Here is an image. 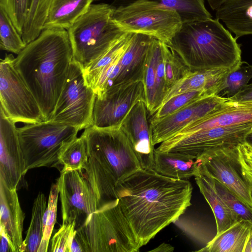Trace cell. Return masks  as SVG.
<instances>
[{
	"label": "cell",
	"instance_id": "1",
	"mask_svg": "<svg viewBox=\"0 0 252 252\" xmlns=\"http://www.w3.org/2000/svg\"><path fill=\"white\" fill-rule=\"evenodd\" d=\"M192 191L187 180L142 168L119 182L114 189L140 248L183 214L191 205Z\"/></svg>",
	"mask_w": 252,
	"mask_h": 252
},
{
	"label": "cell",
	"instance_id": "41",
	"mask_svg": "<svg viewBox=\"0 0 252 252\" xmlns=\"http://www.w3.org/2000/svg\"><path fill=\"white\" fill-rule=\"evenodd\" d=\"M238 149L243 174L252 184V146L243 143L238 146Z\"/></svg>",
	"mask_w": 252,
	"mask_h": 252
},
{
	"label": "cell",
	"instance_id": "42",
	"mask_svg": "<svg viewBox=\"0 0 252 252\" xmlns=\"http://www.w3.org/2000/svg\"><path fill=\"white\" fill-rule=\"evenodd\" d=\"M228 99L234 102L252 104V83L247 85L236 95Z\"/></svg>",
	"mask_w": 252,
	"mask_h": 252
},
{
	"label": "cell",
	"instance_id": "8",
	"mask_svg": "<svg viewBox=\"0 0 252 252\" xmlns=\"http://www.w3.org/2000/svg\"><path fill=\"white\" fill-rule=\"evenodd\" d=\"M112 19L125 32L145 34L167 45L183 23L177 12L148 0L114 7Z\"/></svg>",
	"mask_w": 252,
	"mask_h": 252
},
{
	"label": "cell",
	"instance_id": "40",
	"mask_svg": "<svg viewBox=\"0 0 252 252\" xmlns=\"http://www.w3.org/2000/svg\"><path fill=\"white\" fill-rule=\"evenodd\" d=\"M180 229L192 240L206 245L210 241L203 226L198 221L180 216L173 222Z\"/></svg>",
	"mask_w": 252,
	"mask_h": 252
},
{
	"label": "cell",
	"instance_id": "17",
	"mask_svg": "<svg viewBox=\"0 0 252 252\" xmlns=\"http://www.w3.org/2000/svg\"><path fill=\"white\" fill-rule=\"evenodd\" d=\"M27 172L18 128L0 108V180L17 190L24 185Z\"/></svg>",
	"mask_w": 252,
	"mask_h": 252
},
{
	"label": "cell",
	"instance_id": "31",
	"mask_svg": "<svg viewBox=\"0 0 252 252\" xmlns=\"http://www.w3.org/2000/svg\"><path fill=\"white\" fill-rule=\"evenodd\" d=\"M88 159L87 142L82 133L69 142L62 152L60 163L63 168L61 171L84 169Z\"/></svg>",
	"mask_w": 252,
	"mask_h": 252
},
{
	"label": "cell",
	"instance_id": "21",
	"mask_svg": "<svg viewBox=\"0 0 252 252\" xmlns=\"http://www.w3.org/2000/svg\"><path fill=\"white\" fill-rule=\"evenodd\" d=\"M198 159V158H197ZM199 165L194 176L200 191L210 205L216 220V235L228 228L239 220L218 193L214 178L199 159Z\"/></svg>",
	"mask_w": 252,
	"mask_h": 252
},
{
	"label": "cell",
	"instance_id": "33",
	"mask_svg": "<svg viewBox=\"0 0 252 252\" xmlns=\"http://www.w3.org/2000/svg\"><path fill=\"white\" fill-rule=\"evenodd\" d=\"M0 38L1 50L17 55L19 54L27 45L10 17L0 7Z\"/></svg>",
	"mask_w": 252,
	"mask_h": 252
},
{
	"label": "cell",
	"instance_id": "11",
	"mask_svg": "<svg viewBox=\"0 0 252 252\" xmlns=\"http://www.w3.org/2000/svg\"><path fill=\"white\" fill-rule=\"evenodd\" d=\"M153 38L143 34H133L123 55L105 66L94 79L92 88L96 97H101L117 87L143 81L146 57Z\"/></svg>",
	"mask_w": 252,
	"mask_h": 252
},
{
	"label": "cell",
	"instance_id": "46",
	"mask_svg": "<svg viewBox=\"0 0 252 252\" xmlns=\"http://www.w3.org/2000/svg\"><path fill=\"white\" fill-rule=\"evenodd\" d=\"M244 252H252V229L249 234Z\"/></svg>",
	"mask_w": 252,
	"mask_h": 252
},
{
	"label": "cell",
	"instance_id": "35",
	"mask_svg": "<svg viewBox=\"0 0 252 252\" xmlns=\"http://www.w3.org/2000/svg\"><path fill=\"white\" fill-rule=\"evenodd\" d=\"M59 195L57 184H53L50 189L47 207L43 216V236L37 252H46L48 250L51 234L56 221Z\"/></svg>",
	"mask_w": 252,
	"mask_h": 252
},
{
	"label": "cell",
	"instance_id": "38",
	"mask_svg": "<svg viewBox=\"0 0 252 252\" xmlns=\"http://www.w3.org/2000/svg\"><path fill=\"white\" fill-rule=\"evenodd\" d=\"M32 0H0V7L11 19L22 35Z\"/></svg>",
	"mask_w": 252,
	"mask_h": 252
},
{
	"label": "cell",
	"instance_id": "2",
	"mask_svg": "<svg viewBox=\"0 0 252 252\" xmlns=\"http://www.w3.org/2000/svg\"><path fill=\"white\" fill-rule=\"evenodd\" d=\"M73 59L67 31L44 29L15 58L14 66L49 121Z\"/></svg>",
	"mask_w": 252,
	"mask_h": 252
},
{
	"label": "cell",
	"instance_id": "9",
	"mask_svg": "<svg viewBox=\"0 0 252 252\" xmlns=\"http://www.w3.org/2000/svg\"><path fill=\"white\" fill-rule=\"evenodd\" d=\"M95 96L85 83L82 67L73 59L49 120L85 129L92 125Z\"/></svg>",
	"mask_w": 252,
	"mask_h": 252
},
{
	"label": "cell",
	"instance_id": "15",
	"mask_svg": "<svg viewBox=\"0 0 252 252\" xmlns=\"http://www.w3.org/2000/svg\"><path fill=\"white\" fill-rule=\"evenodd\" d=\"M197 158L215 180L252 207V184L242 171L238 146L210 150Z\"/></svg>",
	"mask_w": 252,
	"mask_h": 252
},
{
	"label": "cell",
	"instance_id": "4",
	"mask_svg": "<svg viewBox=\"0 0 252 252\" xmlns=\"http://www.w3.org/2000/svg\"><path fill=\"white\" fill-rule=\"evenodd\" d=\"M237 39L219 19L212 18L183 23L168 45L190 71L232 70L242 62Z\"/></svg>",
	"mask_w": 252,
	"mask_h": 252
},
{
	"label": "cell",
	"instance_id": "36",
	"mask_svg": "<svg viewBox=\"0 0 252 252\" xmlns=\"http://www.w3.org/2000/svg\"><path fill=\"white\" fill-rule=\"evenodd\" d=\"M164 63L165 83L168 91L190 70L177 54L166 44L164 47Z\"/></svg>",
	"mask_w": 252,
	"mask_h": 252
},
{
	"label": "cell",
	"instance_id": "45",
	"mask_svg": "<svg viewBox=\"0 0 252 252\" xmlns=\"http://www.w3.org/2000/svg\"><path fill=\"white\" fill-rule=\"evenodd\" d=\"M229 0H207L210 7L213 10H216L225 2Z\"/></svg>",
	"mask_w": 252,
	"mask_h": 252
},
{
	"label": "cell",
	"instance_id": "43",
	"mask_svg": "<svg viewBox=\"0 0 252 252\" xmlns=\"http://www.w3.org/2000/svg\"><path fill=\"white\" fill-rule=\"evenodd\" d=\"M0 252H15L12 245L5 234L0 232Z\"/></svg>",
	"mask_w": 252,
	"mask_h": 252
},
{
	"label": "cell",
	"instance_id": "47",
	"mask_svg": "<svg viewBox=\"0 0 252 252\" xmlns=\"http://www.w3.org/2000/svg\"><path fill=\"white\" fill-rule=\"evenodd\" d=\"M244 143L252 146V127L245 137Z\"/></svg>",
	"mask_w": 252,
	"mask_h": 252
},
{
	"label": "cell",
	"instance_id": "39",
	"mask_svg": "<svg viewBox=\"0 0 252 252\" xmlns=\"http://www.w3.org/2000/svg\"><path fill=\"white\" fill-rule=\"evenodd\" d=\"M76 231L75 222L63 223L51 240L50 251L70 252L71 243Z\"/></svg>",
	"mask_w": 252,
	"mask_h": 252
},
{
	"label": "cell",
	"instance_id": "34",
	"mask_svg": "<svg viewBox=\"0 0 252 252\" xmlns=\"http://www.w3.org/2000/svg\"><path fill=\"white\" fill-rule=\"evenodd\" d=\"M211 95L204 90H193L175 95L164 102L150 119V124L158 121L190 103Z\"/></svg>",
	"mask_w": 252,
	"mask_h": 252
},
{
	"label": "cell",
	"instance_id": "30",
	"mask_svg": "<svg viewBox=\"0 0 252 252\" xmlns=\"http://www.w3.org/2000/svg\"><path fill=\"white\" fill-rule=\"evenodd\" d=\"M52 0H32L22 37L26 44L34 40L43 29Z\"/></svg>",
	"mask_w": 252,
	"mask_h": 252
},
{
	"label": "cell",
	"instance_id": "13",
	"mask_svg": "<svg viewBox=\"0 0 252 252\" xmlns=\"http://www.w3.org/2000/svg\"><path fill=\"white\" fill-rule=\"evenodd\" d=\"M57 184L63 223L74 221L77 229L102 204L83 169L61 171Z\"/></svg>",
	"mask_w": 252,
	"mask_h": 252
},
{
	"label": "cell",
	"instance_id": "27",
	"mask_svg": "<svg viewBox=\"0 0 252 252\" xmlns=\"http://www.w3.org/2000/svg\"><path fill=\"white\" fill-rule=\"evenodd\" d=\"M252 229L250 221L240 220L212 239L198 252H244Z\"/></svg>",
	"mask_w": 252,
	"mask_h": 252
},
{
	"label": "cell",
	"instance_id": "32",
	"mask_svg": "<svg viewBox=\"0 0 252 252\" xmlns=\"http://www.w3.org/2000/svg\"><path fill=\"white\" fill-rule=\"evenodd\" d=\"M252 78V65L241 62L235 68L230 70L220 87L217 95L229 98L238 94Z\"/></svg>",
	"mask_w": 252,
	"mask_h": 252
},
{
	"label": "cell",
	"instance_id": "26",
	"mask_svg": "<svg viewBox=\"0 0 252 252\" xmlns=\"http://www.w3.org/2000/svg\"><path fill=\"white\" fill-rule=\"evenodd\" d=\"M94 0H52L43 29L68 30Z\"/></svg>",
	"mask_w": 252,
	"mask_h": 252
},
{
	"label": "cell",
	"instance_id": "22",
	"mask_svg": "<svg viewBox=\"0 0 252 252\" xmlns=\"http://www.w3.org/2000/svg\"><path fill=\"white\" fill-rule=\"evenodd\" d=\"M251 121L252 104L232 102L227 107L187 126L175 135H184L206 129Z\"/></svg>",
	"mask_w": 252,
	"mask_h": 252
},
{
	"label": "cell",
	"instance_id": "18",
	"mask_svg": "<svg viewBox=\"0 0 252 252\" xmlns=\"http://www.w3.org/2000/svg\"><path fill=\"white\" fill-rule=\"evenodd\" d=\"M145 101H138L123 121L121 128L129 139L141 168L153 169L155 149Z\"/></svg>",
	"mask_w": 252,
	"mask_h": 252
},
{
	"label": "cell",
	"instance_id": "19",
	"mask_svg": "<svg viewBox=\"0 0 252 252\" xmlns=\"http://www.w3.org/2000/svg\"><path fill=\"white\" fill-rule=\"evenodd\" d=\"M165 45V43L153 38L145 63L143 82L145 103L150 116L161 106L167 91L164 63Z\"/></svg>",
	"mask_w": 252,
	"mask_h": 252
},
{
	"label": "cell",
	"instance_id": "5",
	"mask_svg": "<svg viewBox=\"0 0 252 252\" xmlns=\"http://www.w3.org/2000/svg\"><path fill=\"white\" fill-rule=\"evenodd\" d=\"M82 252H136L140 249L118 198L91 214L74 237Z\"/></svg>",
	"mask_w": 252,
	"mask_h": 252
},
{
	"label": "cell",
	"instance_id": "23",
	"mask_svg": "<svg viewBox=\"0 0 252 252\" xmlns=\"http://www.w3.org/2000/svg\"><path fill=\"white\" fill-rule=\"evenodd\" d=\"M229 70L212 69L189 71L167 91L162 105L171 97L190 91L204 90L210 95H217L220 87Z\"/></svg>",
	"mask_w": 252,
	"mask_h": 252
},
{
	"label": "cell",
	"instance_id": "24",
	"mask_svg": "<svg viewBox=\"0 0 252 252\" xmlns=\"http://www.w3.org/2000/svg\"><path fill=\"white\" fill-rule=\"evenodd\" d=\"M216 18L238 38L252 35V0H229L216 10Z\"/></svg>",
	"mask_w": 252,
	"mask_h": 252
},
{
	"label": "cell",
	"instance_id": "6",
	"mask_svg": "<svg viewBox=\"0 0 252 252\" xmlns=\"http://www.w3.org/2000/svg\"><path fill=\"white\" fill-rule=\"evenodd\" d=\"M114 7L92 4L67 30L73 60L84 68L105 53L126 32L112 19Z\"/></svg>",
	"mask_w": 252,
	"mask_h": 252
},
{
	"label": "cell",
	"instance_id": "14",
	"mask_svg": "<svg viewBox=\"0 0 252 252\" xmlns=\"http://www.w3.org/2000/svg\"><path fill=\"white\" fill-rule=\"evenodd\" d=\"M140 100L145 102L143 81L123 85L107 91L101 97L95 96L92 126L120 127L130 109Z\"/></svg>",
	"mask_w": 252,
	"mask_h": 252
},
{
	"label": "cell",
	"instance_id": "20",
	"mask_svg": "<svg viewBox=\"0 0 252 252\" xmlns=\"http://www.w3.org/2000/svg\"><path fill=\"white\" fill-rule=\"evenodd\" d=\"M0 232L5 234L15 252L23 242L22 232L25 219L17 189H10L0 180Z\"/></svg>",
	"mask_w": 252,
	"mask_h": 252
},
{
	"label": "cell",
	"instance_id": "44",
	"mask_svg": "<svg viewBox=\"0 0 252 252\" xmlns=\"http://www.w3.org/2000/svg\"><path fill=\"white\" fill-rule=\"evenodd\" d=\"M174 250V248L170 245L163 243L160 245L156 249L151 250V252H172Z\"/></svg>",
	"mask_w": 252,
	"mask_h": 252
},
{
	"label": "cell",
	"instance_id": "10",
	"mask_svg": "<svg viewBox=\"0 0 252 252\" xmlns=\"http://www.w3.org/2000/svg\"><path fill=\"white\" fill-rule=\"evenodd\" d=\"M14 60L12 54H6L0 61V108L15 123L44 121L35 98L15 67Z\"/></svg>",
	"mask_w": 252,
	"mask_h": 252
},
{
	"label": "cell",
	"instance_id": "12",
	"mask_svg": "<svg viewBox=\"0 0 252 252\" xmlns=\"http://www.w3.org/2000/svg\"><path fill=\"white\" fill-rule=\"evenodd\" d=\"M252 127V121L206 129L184 135H174L161 143L156 150L181 153L197 158L210 150L238 146L244 143L245 137Z\"/></svg>",
	"mask_w": 252,
	"mask_h": 252
},
{
	"label": "cell",
	"instance_id": "16",
	"mask_svg": "<svg viewBox=\"0 0 252 252\" xmlns=\"http://www.w3.org/2000/svg\"><path fill=\"white\" fill-rule=\"evenodd\" d=\"M232 102L227 98L216 94L206 96L150 124L154 145L167 140L187 126L227 107Z\"/></svg>",
	"mask_w": 252,
	"mask_h": 252
},
{
	"label": "cell",
	"instance_id": "37",
	"mask_svg": "<svg viewBox=\"0 0 252 252\" xmlns=\"http://www.w3.org/2000/svg\"><path fill=\"white\" fill-rule=\"evenodd\" d=\"M215 180L218 193L238 220H248L252 223V207L221 183Z\"/></svg>",
	"mask_w": 252,
	"mask_h": 252
},
{
	"label": "cell",
	"instance_id": "29",
	"mask_svg": "<svg viewBox=\"0 0 252 252\" xmlns=\"http://www.w3.org/2000/svg\"><path fill=\"white\" fill-rule=\"evenodd\" d=\"M47 207L45 195L39 192L34 199L30 224L19 252H37L42 238L43 219Z\"/></svg>",
	"mask_w": 252,
	"mask_h": 252
},
{
	"label": "cell",
	"instance_id": "28",
	"mask_svg": "<svg viewBox=\"0 0 252 252\" xmlns=\"http://www.w3.org/2000/svg\"><path fill=\"white\" fill-rule=\"evenodd\" d=\"M136 0H114V7L126 5ZM157 2L178 13L183 23L212 18L204 0H148Z\"/></svg>",
	"mask_w": 252,
	"mask_h": 252
},
{
	"label": "cell",
	"instance_id": "25",
	"mask_svg": "<svg viewBox=\"0 0 252 252\" xmlns=\"http://www.w3.org/2000/svg\"><path fill=\"white\" fill-rule=\"evenodd\" d=\"M199 160L189 155L155 149L153 170L167 177L186 180L197 173Z\"/></svg>",
	"mask_w": 252,
	"mask_h": 252
},
{
	"label": "cell",
	"instance_id": "7",
	"mask_svg": "<svg viewBox=\"0 0 252 252\" xmlns=\"http://www.w3.org/2000/svg\"><path fill=\"white\" fill-rule=\"evenodd\" d=\"M79 131L76 127L51 120L18 128L26 170L41 167L59 168L62 152L77 137Z\"/></svg>",
	"mask_w": 252,
	"mask_h": 252
},
{
	"label": "cell",
	"instance_id": "3",
	"mask_svg": "<svg viewBox=\"0 0 252 252\" xmlns=\"http://www.w3.org/2000/svg\"><path fill=\"white\" fill-rule=\"evenodd\" d=\"M83 134L88 155L85 175L101 202L115 199L116 185L141 168L132 145L121 127L91 126Z\"/></svg>",
	"mask_w": 252,
	"mask_h": 252
}]
</instances>
